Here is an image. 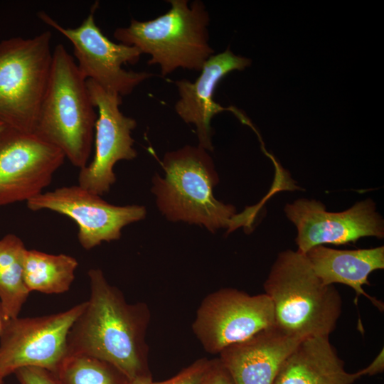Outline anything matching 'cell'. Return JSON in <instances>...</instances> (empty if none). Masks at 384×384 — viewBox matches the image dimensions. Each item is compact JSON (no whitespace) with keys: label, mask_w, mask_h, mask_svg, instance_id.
I'll use <instances>...</instances> for the list:
<instances>
[{"label":"cell","mask_w":384,"mask_h":384,"mask_svg":"<svg viewBox=\"0 0 384 384\" xmlns=\"http://www.w3.org/2000/svg\"><path fill=\"white\" fill-rule=\"evenodd\" d=\"M90 294L71 326L68 356L83 355L105 361L130 380L150 373L146 331L150 311L144 302L129 304L98 268L87 272Z\"/></svg>","instance_id":"obj_1"},{"label":"cell","mask_w":384,"mask_h":384,"mask_svg":"<svg viewBox=\"0 0 384 384\" xmlns=\"http://www.w3.org/2000/svg\"><path fill=\"white\" fill-rule=\"evenodd\" d=\"M161 164L164 176H154L151 192L169 220L204 226L212 233L220 228L230 232L243 225L235 208L213 195L219 177L208 151L186 145L166 153Z\"/></svg>","instance_id":"obj_2"},{"label":"cell","mask_w":384,"mask_h":384,"mask_svg":"<svg viewBox=\"0 0 384 384\" xmlns=\"http://www.w3.org/2000/svg\"><path fill=\"white\" fill-rule=\"evenodd\" d=\"M274 308V326L303 340L329 336L341 314L342 300L334 285H325L305 254L281 252L264 283Z\"/></svg>","instance_id":"obj_3"},{"label":"cell","mask_w":384,"mask_h":384,"mask_svg":"<svg viewBox=\"0 0 384 384\" xmlns=\"http://www.w3.org/2000/svg\"><path fill=\"white\" fill-rule=\"evenodd\" d=\"M95 108L75 60L63 44L56 45L34 134L81 169L88 164L94 142Z\"/></svg>","instance_id":"obj_4"},{"label":"cell","mask_w":384,"mask_h":384,"mask_svg":"<svg viewBox=\"0 0 384 384\" xmlns=\"http://www.w3.org/2000/svg\"><path fill=\"white\" fill-rule=\"evenodd\" d=\"M171 9L149 21L132 19L117 28L114 37L151 56L148 65H159L162 75L178 68L201 71L214 55L209 43L210 15L200 0H169Z\"/></svg>","instance_id":"obj_5"},{"label":"cell","mask_w":384,"mask_h":384,"mask_svg":"<svg viewBox=\"0 0 384 384\" xmlns=\"http://www.w3.org/2000/svg\"><path fill=\"white\" fill-rule=\"evenodd\" d=\"M52 34L11 37L0 42V122L34 133L48 87Z\"/></svg>","instance_id":"obj_6"},{"label":"cell","mask_w":384,"mask_h":384,"mask_svg":"<svg viewBox=\"0 0 384 384\" xmlns=\"http://www.w3.org/2000/svg\"><path fill=\"white\" fill-rule=\"evenodd\" d=\"M95 3L82 23L77 28H65L44 11L37 14L46 24L64 36L73 46L78 67L86 78L103 89L121 97L130 95L151 73L127 70L123 65H134L142 55L139 49L110 41L95 22Z\"/></svg>","instance_id":"obj_7"},{"label":"cell","mask_w":384,"mask_h":384,"mask_svg":"<svg viewBox=\"0 0 384 384\" xmlns=\"http://www.w3.org/2000/svg\"><path fill=\"white\" fill-rule=\"evenodd\" d=\"M85 302L49 315L4 320L0 332V377L35 367L53 373L68 357L67 339Z\"/></svg>","instance_id":"obj_8"},{"label":"cell","mask_w":384,"mask_h":384,"mask_svg":"<svg viewBox=\"0 0 384 384\" xmlns=\"http://www.w3.org/2000/svg\"><path fill=\"white\" fill-rule=\"evenodd\" d=\"M273 326V304L266 294L250 295L223 288L202 300L192 331L207 353L219 354L225 347Z\"/></svg>","instance_id":"obj_9"},{"label":"cell","mask_w":384,"mask_h":384,"mask_svg":"<svg viewBox=\"0 0 384 384\" xmlns=\"http://www.w3.org/2000/svg\"><path fill=\"white\" fill-rule=\"evenodd\" d=\"M26 205L31 210H49L75 221L78 227L79 243L86 250L102 242L119 239L123 228L144 219L146 215L142 206L112 205L79 185L43 192L28 201Z\"/></svg>","instance_id":"obj_10"},{"label":"cell","mask_w":384,"mask_h":384,"mask_svg":"<svg viewBox=\"0 0 384 384\" xmlns=\"http://www.w3.org/2000/svg\"><path fill=\"white\" fill-rule=\"evenodd\" d=\"M65 159L34 133L6 127L0 135V206L40 195Z\"/></svg>","instance_id":"obj_11"},{"label":"cell","mask_w":384,"mask_h":384,"mask_svg":"<svg viewBox=\"0 0 384 384\" xmlns=\"http://www.w3.org/2000/svg\"><path fill=\"white\" fill-rule=\"evenodd\" d=\"M92 104L98 110L95 129V155L92 161L81 169L78 185L95 194L108 193L116 181L113 171L117 162L132 160L137 153L132 132L136 120L120 110L122 97L87 80Z\"/></svg>","instance_id":"obj_12"},{"label":"cell","mask_w":384,"mask_h":384,"mask_svg":"<svg viewBox=\"0 0 384 384\" xmlns=\"http://www.w3.org/2000/svg\"><path fill=\"white\" fill-rule=\"evenodd\" d=\"M284 210L297 228V250L304 254L316 245H344L363 237H384L383 218L370 198L336 213L326 211L319 201L299 198L287 204Z\"/></svg>","instance_id":"obj_13"},{"label":"cell","mask_w":384,"mask_h":384,"mask_svg":"<svg viewBox=\"0 0 384 384\" xmlns=\"http://www.w3.org/2000/svg\"><path fill=\"white\" fill-rule=\"evenodd\" d=\"M250 64L249 58L236 55L228 48L210 56L195 81L183 79L174 82L178 93L175 112L185 123L195 126L198 145L206 151L213 150L210 122L214 115L229 110L240 120L245 117L238 109L223 107L213 100L218 84L229 73L242 70Z\"/></svg>","instance_id":"obj_14"},{"label":"cell","mask_w":384,"mask_h":384,"mask_svg":"<svg viewBox=\"0 0 384 384\" xmlns=\"http://www.w3.org/2000/svg\"><path fill=\"white\" fill-rule=\"evenodd\" d=\"M301 341L273 326L225 347L218 358L235 384H273L282 362Z\"/></svg>","instance_id":"obj_15"},{"label":"cell","mask_w":384,"mask_h":384,"mask_svg":"<svg viewBox=\"0 0 384 384\" xmlns=\"http://www.w3.org/2000/svg\"><path fill=\"white\" fill-rule=\"evenodd\" d=\"M315 274L325 285L343 284L356 292L354 302L364 296L381 312L384 304L365 292L363 285H370L368 276L384 268V247L367 249L337 250L316 245L304 253Z\"/></svg>","instance_id":"obj_16"},{"label":"cell","mask_w":384,"mask_h":384,"mask_svg":"<svg viewBox=\"0 0 384 384\" xmlns=\"http://www.w3.org/2000/svg\"><path fill=\"white\" fill-rule=\"evenodd\" d=\"M363 376L348 373L329 336L302 340L282 362L273 384H352Z\"/></svg>","instance_id":"obj_17"},{"label":"cell","mask_w":384,"mask_h":384,"mask_svg":"<svg viewBox=\"0 0 384 384\" xmlns=\"http://www.w3.org/2000/svg\"><path fill=\"white\" fill-rule=\"evenodd\" d=\"M26 250L14 234L0 239V306L5 321L19 316L30 294L24 279Z\"/></svg>","instance_id":"obj_18"},{"label":"cell","mask_w":384,"mask_h":384,"mask_svg":"<svg viewBox=\"0 0 384 384\" xmlns=\"http://www.w3.org/2000/svg\"><path fill=\"white\" fill-rule=\"evenodd\" d=\"M78 260L65 254H48L27 250L24 260V279L28 291L62 294L68 291L75 279Z\"/></svg>","instance_id":"obj_19"},{"label":"cell","mask_w":384,"mask_h":384,"mask_svg":"<svg viewBox=\"0 0 384 384\" xmlns=\"http://www.w3.org/2000/svg\"><path fill=\"white\" fill-rule=\"evenodd\" d=\"M52 374L58 384H130L131 381L113 365L83 355L68 356Z\"/></svg>","instance_id":"obj_20"},{"label":"cell","mask_w":384,"mask_h":384,"mask_svg":"<svg viewBox=\"0 0 384 384\" xmlns=\"http://www.w3.org/2000/svg\"><path fill=\"white\" fill-rule=\"evenodd\" d=\"M210 363V360L206 358H199L172 378L159 382L154 381L153 384H201Z\"/></svg>","instance_id":"obj_21"},{"label":"cell","mask_w":384,"mask_h":384,"mask_svg":"<svg viewBox=\"0 0 384 384\" xmlns=\"http://www.w3.org/2000/svg\"><path fill=\"white\" fill-rule=\"evenodd\" d=\"M19 384H58L48 370L35 367L18 369L14 373Z\"/></svg>","instance_id":"obj_22"},{"label":"cell","mask_w":384,"mask_h":384,"mask_svg":"<svg viewBox=\"0 0 384 384\" xmlns=\"http://www.w3.org/2000/svg\"><path fill=\"white\" fill-rule=\"evenodd\" d=\"M201 384H235L230 373L219 358L210 360Z\"/></svg>","instance_id":"obj_23"},{"label":"cell","mask_w":384,"mask_h":384,"mask_svg":"<svg viewBox=\"0 0 384 384\" xmlns=\"http://www.w3.org/2000/svg\"><path fill=\"white\" fill-rule=\"evenodd\" d=\"M384 353L383 348L367 367L362 369L363 375H374L384 370Z\"/></svg>","instance_id":"obj_24"},{"label":"cell","mask_w":384,"mask_h":384,"mask_svg":"<svg viewBox=\"0 0 384 384\" xmlns=\"http://www.w3.org/2000/svg\"><path fill=\"white\" fill-rule=\"evenodd\" d=\"M151 373L138 376L130 381V384H153Z\"/></svg>","instance_id":"obj_25"},{"label":"cell","mask_w":384,"mask_h":384,"mask_svg":"<svg viewBox=\"0 0 384 384\" xmlns=\"http://www.w3.org/2000/svg\"><path fill=\"white\" fill-rule=\"evenodd\" d=\"M4 317H3V314H2V311H1V306H0V332H1V327H2V325H3V322H4ZM0 384H4V379L1 378L0 377Z\"/></svg>","instance_id":"obj_26"},{"label":"cell","mask_w":384,"mask_h":384,"mask_svg":"<svg viewBox=\"0 0 384 384\" xmlns=\"http://www.w3.org/2000/svg\"><path fill=\"white\" fill-rule=\"evenodd\" d=\"M5 128H6V126L0 122V135Z\"/></svg>","instance_id":"obj_27"}]
</instances>
